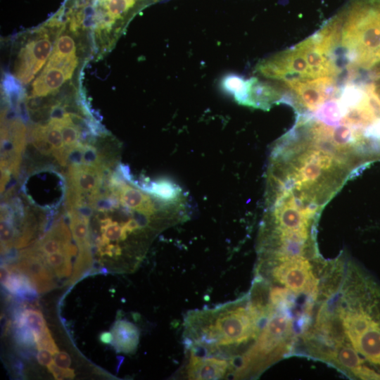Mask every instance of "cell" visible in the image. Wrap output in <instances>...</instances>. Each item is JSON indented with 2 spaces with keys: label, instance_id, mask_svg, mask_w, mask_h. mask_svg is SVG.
Masks as SVG:
<instances>
[{
  "label": "cell",
  "instance_id": "cell-1",
  "mask_svg": "<svg viewBox=\"0 0 380 380\" xmlns=\"http://www.w3.org/2000/svg\"><path fill=\"white\" fill-rule=\"evenodd\" d=\"M264 315V308L240 300L189 311L184 324L186 347L189 353L227 358L234 366V354L259 334Z\"/></svg>",
  "mask_w": 380,
  "mask_h": 380
},
{
  "label": "cell",
  "instance_id": "cell-2",
  "mask_svg": "<svg viewBox=\"0 0 380 380\" xmlns=\"http://www.w3.org/2000/svg\"><path fill=\"white\" fill-rule=\"evenodd\" d=\"M337 15L341 48L335 52L346 68L367 70L379 63L380 0H352Z\"/></svg>",
  "mask_w": 380,
  "mask_h": 380
},
{
  "label": "cell",
  "instance_id": "cell-3",
  "mask_svg": "<svg viewBox=\"0 0 380 380\" xmlns=\"http://www.w3.org/2000/svg\"><path fill=\"white\" fill-rule=\"evenodd\" d=\"M291 332V322L282 312L273 313L265 323L256 342L235 366L233 377H243L268 365L281 355Z\"/></svg>",
  "mask_w": 380,
  "mask_h": 380
},
{
  "label": "cell",
  "instance_id": "cell-4",
  "mask_svg": "<svg viewBox=\"0 0 380 380\" xmlns=\"http://www.w3.org/2000/svg\"><path fill=\"white\" fill-rule=\"evenodd\" d=\"M256 71L265 77L284 83L313 79L308 62L296 45L261 61Z\"/></svg>",
  "mask_w": 380,
  "mask_h": 380
},
{
  "label": "cell",
  "instance_id": "cell-5",
  "mask_svg": "<svg viewBox=\"0 0 380 380\" xmlns=\"http://www.w3.org/2000/svg\"><path fill=\"white\" fill-rule=\"evenodd\" d=\"M296 101L298 113L315 112L326 101L338 98L341 86L332 77H322L303 81L284 83Z\"/></svg>",
  "mask_w": 380,
  "mask_h": 380
},
{
  "label": "cell",
  "instance_id": "cell-6",
  "mask_svg": "<svg viewBox=\"0 0 380 380\" xmlns=\"http://www.w3.org/2000/svg\"><path fill=\"white\" fill-rule=\"evenodd\" d=\"M52 44L47 30L38 31L37 36L20 49L15 62L14 75L22 84L31 82L52 52Z\"/></svg>",
  "mask_w": 380,
  "mask_h": 380
},
{
  "label": "cell",
  "instance_id": "cell-7",
  "mask_svg": "<svg viewBox=\"0 0 380 380\" xmlns=\"http://www.w3.org/2000/svg\"><path fill=\"white\" fill-rule=\"evenodd\" d=\"M277 261L272 270L276 281L295 293L315 291V279L307 259L297 256Z\"/></svg>",
  "mask_w": 380,
  "mask_h": 380
},
{
  "label": "cell",
  "instance_id": "cell-8",
  "mask_svg": "<svg viewBox=\"0 0 380 380\" xmlns=\"http://www.w3.org/2000/svg\"><path fill=\"white\" fill-rule=\"evenodd\" d=\"M12 265L29 277L37 292L44 293L54 288L51 267L44 256L32 247L23 250L17 263Z\"/></svg>",
  "mask_w": 380,
  "mask_h": 380
},
{
  "label": "cell",
  "instance_id": "cell-9",
  "mask_svg": "<svg viewBox=\"0 0 380 380\" xmlns=\"http://www.w3.org/2000/svg\"><path fill=\"white\" fill-rule=\"evenodd\" d=\"M184 371L189 379H220L232 375L234 367L227 358L189 353Z\"/></svg>",
  "mask_w": 380,
  "mask_h": 380
},
{
  "label": "cell",
  "instance_id": "cell-10",
  "mask_svg": "<svg viewBox=\"0 0 380 380\" xmlns=\"http://www.w3.org/2000/svg\"><path fill=\"white\" fill-rule=\"evenodd\" d=\"M105 172V168L71 164L67 175L68 187L89 199L103 186Z\"/></svg>",
  "mask_w": 380,
  "mask_h": 380
},
{
  "label": "cell",
  "instance_id": "cell-11",
  "mask_svg": "<svg viewBox=\"0 0 380 380\" xmlns=\"http://www.w3.org/2000/svg\"><path fill=\"white\" fill-rule=\"evenodd\" d=\"M284 92L268 82L251 77L246 106L268 110L274 104L281 103Z\"/></svg>",
  "mask_w": 380,
  "mask_h": 380
},
{
  "label": "cell",
  "instance_id": "cell-12",
  "mask_svg": "<svg viewBox=\"0 0 380 380\" xmlns=\"http://www.w3.org/2000/svg\"><path fill=\"white\" fill-rule=\"evenodd\" d=\"M70 244L71 234L61 219L32 248L45 256L65 249Z\"/></svg>",
  "mask_w": 380,
  "mask_h": 380
},
{
  "label": "cell",
  "instance_id": "cell-13",
  "mask_svg": "<svg viewBox=\"0 0 380 380\" xmlns=\"http://www.w3.org/2000/svg\"><path fill=\"white\" fill-rule=\"evenodd\" d=\"M111 344L118 352L132 353L137 348L139 341L138 328L132 322L118 320L111 328Z\"/></svg>",
  "mask_w": 380,
  "mask_h": 380
},
{
  "label": "cell",
  "instance_id": "cell-14",
  "mask_svg": "<svg viewBox=\"0 0 380 380\" xmlns=\"http://www.w3.org/2000/svg\"><path fill=\"white\" fill-rule=\"evenodd\" d=\"M66 80L61 70L46 65L32 84V96H46L56 91Z\"/></svg>",
  "mask_w": 380,
  "mask_h": 380
},
{
  "label": "cell",
  "instance_id": "cell-15",
  "mask_svg": "<svg viewBox=\"0 0 380 380\" xmlns=\"http://www.w3.org/2000/svg\"><path fill=\"white\" fill-rule=\"evenodd\" d=\"M343 330L353 346L359 337L376 322L361 310H346L341 313Z\"/></svg>",
  "mask_w": 380,
  "mask_h": 380
},
{
  "label": "cell",
  "instance_id": "cell-16",
  "mask_svg": "<svg viewBox=\"0 0 380 380\" xmlns=\"http://www.w3.org/2000/svg\"><path fill=\"white\" fill-rule=\"evenodd\" d=\"M370 362L380 365V327L376 322L366 330L353 346Z\"/></svg>",
  "mask_w": 380,
  "mask_h": 380
},
{
  "label": "cell",
  "instance_id": "cell-17",
  "mask_svg": "<svg viewBox=\"0 0 380 380\" xmlns=\"http://www.w3.org/2000/svg\"><path fill=\"white\" fill-rule=\"evenodd\" d=\"M251 78L246 79L236 74H229L221 81L223 91L231 95L239 104L246 106Z\"/></svg>",
  "mask_w": 380,
  "mask_h": 380
},
{
  "label": "cell",
  "instance_id": "cell-18",
  "mask_svg": "<svg viewBox=\"0 0 380 380\" xmlns=\"http://www.w3.org/2000/svg\"><path fill=\"white\" fill-rule=\"evenodd\" d=\"M77 253V248L70 244L65 249L44 256L48 265L58 277H68L71 272V257Z\"/></svg>",
  "mask_w": 380,
  "mask_h": 380
},
{
  "label": "cell",
  "instance_id": "cell-19",
  "mask_svg": "<svg viewBox=\"0 0 380 380\" xmlns=\"http://www.w3.org/2000/svg\"><path fill=\"white\" fill-rule=\"evenodd\" d=\"M16 230L14 225V212L11 207L4 203L1 207V251L7 252L14 244Z\"/></svg>",
  "mask_w": 380,
  "mask_h": 380
},
{
  "label": "cell",
  "instance_id": "cell-20",
  "mask_svg": "<svg viewBox=\"0 0 380 380\" xmlns=\"http://www.w3.org/2000/svg\"><path fill=\"white\" fill-rule=\"evenodd\" d=\"M44 128L46 139L53 149V156L62 166H66L68 163V151L65 146L60 128L51 120L44 125Z\"/></svg>",
  "mask_w": 380,
  "mask_h": 380
},
{
  "label": "cell",
  "instance_id": "cell-21",
  "mask_svg": "<svg viewBox=\"0 0 380 380\" xmlns=\"http://www.w3.org/2000/svg\"><path fill=\"white\" fill-rule=\"evenodd\" d=\"M312 116L327 125L336 127L340 125L345 114L338 98L326 101L315 112Z\"/></svg>",
  "mask_w": 380,
  "mask_h": 380
},
{
  "label": "cell",
  "instance_id": "cell-22",
  "mask_svg": "<svg viewBox=\"0 0 380 380\" xmlns=\"http://www.w3.org/2000/svg\"><path fill=\"white\" fill-rule=\"evenodd\" d=\"M70 228L79 251L90 248L88 240L89 218L74 210H68Z\"/></svg>",
  "mask_w": 380,
  "mask_h": 380
},
{
  "label": "cell",
  "instance_id": "cell-23",
  "mask_svg": "<svg viewBox=\"0 0 380 380\" xmlns=\"http://www.w3.org/2000/svg\"><path fill=\"white\" fill-rule=\"evenodd\" d=\"M336 359L344 368L359 377L364 366L356 351L350 346H341L337 348Z\"/></svg>",
  "mask_w": 380,
  "mask_h": 380
},
{
  "label": "cell",
  "instance_id": "cell-24",
  "mask_svg": "<svg viewBox=\"0 0 380 380\" xmlns=\"http://www.w3.org/2000/svg\"><path fill=\"white\" fill-rule=\"evenodd\" d=\"M137 0H99L104 14L112 20L121 18L136 4Z\"/></svg>",
  "mask_w": 380,
  "mask_h": 380
},
{
  "label": "cell",
  "instance_id": "cell-25",
  "mask_svg": "<svg viewBox=\"0 0 380 380\" xmlns=\"http://www.w3.org/2000/svg\"><path fill=\"white\" fill-rule=\"evenodd\" d=\"M127 220L120 224L109 218L102 220L101 222L102 238L108 241H125L129 235L123 227V224Z\"/></svg>",
  "mask_w": 380,
  "mask_h": 380
},
{
  "label": "cell",
  "instance_id": "cell-26",
  "mask_svg": "<svg viewBox=\"0 0 380 380\" xmlns=\"http://www.w3.org/2000/svg\"><path fill=\"white\" fill-rule=\"evenodd\" d=\"M77 65V58L75 56H61L51 52L46 65L55 67L61 70L69 80Z\"/></svg>",
  "mask_w": 380,
  "mask_h": 380
},
{
  "label": "cell",
  "instance_id": "cell-27",
  "mask_svg": "<svg viewBox=\"0 0 380 380\" xmlns=\"http://www.w3.org/2000/svg\"><path fill=\"white\" fill-rule=\"evenodd\" d=\"M23 319L24 324L33 332L34 336L40 334L46 328L45 319L38 310H25L23 311Z\"/></svg>",
  "mask_w": 380,
  "mask_h": 380
},
{
  "label": "cell",
  "instance_id": "cell-28",
  "mask_svg": "<svg viewBox=\"0 0 380 380\" xmlns=\"http://www.w3.org/2000/svg\"><path fill=\"white\" fill-rule=\"evenodd\" d=\"M20 81L15 79L10 74H6L3 80L2 85L4 93L11 102L15 103L20 100L22 96V88Z\"/></svg>",
  "mask_w": 380,
  "mask_h": 380
},
{
  "label": "cell",
  "instance_id": "cell-29",
  "mask_svg": "<svg viewBox=\"0 0 380 380\" xmlns=\"http://www.w3.org/2000/svg\"><path fill=\"white\" fill-rule=\"evenodd\" d=\"M52 53L61 56H75L76 46L73 39L67 34L58 37L54 42Z\"/></svg>",
  "mask_w": 380,
  "mask_h": 380
},
{
  "label": "cell",
  "instance_id": "cell-30",
  "mask_svg": "<svg viewBox=\"0 0 380 380\" xmlns=\"http://www.w3.org/2000/svg\"><path fill=\"white\" fill-rule=\"evenodd\" d=\"M82 164L92 167L105 168L98 151L90 144H82Z\"/></svg>",
  "mask_w": 380,
  "mask_h": 380
},
{
  "label": "cell",
  "instance_id": "cell-31",
  "mask_svg": "<svg viewBox=\"0 0 380 380\" xmlns=\"http://www.w3.org/2000/svg\"><path fill=\"white\" fill-rule=\"evenodd\" d=\"M34 339L38 350L41 349H46L49 350L53 355H55L57 352H58V349L47 327L40 334L34 336Z\"/></svg>",
  "mask_w": 380,
  "mask_h": 380
},
{
  "label": "cell",
  "instance_id": "cell-32",
  "mask_svg": "<svg viewBox=\"0 0 380 380\" xmlns=\"http://www.w3.org/2000/svg\"><path fill=\"white\" fill-rule=\"evenodd\" d=\"M15 327L16 342L24 346H32L35 342L33 332L25 324Z\"/></svg>",
  "mask_w": 380,
  "mask_h": 380
},
{
  "label": "cell",
  "instance_id": "cell-33",
  "mask_svg": "<svg viewBox=\"0 0 380 380\" xmlns=\"http://www.w3.org/2000/svg\"><path fill=\"white\" fill-rule=\"evenodd\" d=\"M56 379H72L75 376L73 369L58 367L53 362L47 366Z\"/></svg>",
  "mask_w": 380,
  "mask_h": 380
},
{
  "label": "cell",
  "instance_id": "cell-34",
  "mask_svg": "<svg viewBox=\"0 0 380 380\" xmlns=\"http://www.w3.org/2000/svg\"><path fill=\"white\" fill-rule=\"evenodd\" d=\"M53 361L56 365L63 368H68L71 363L70 357L65 352H57L54 355Z\"/></svg>",
  "mask_w": 380,
  "mask_h": 380
},
{
  "label": "cell",
  "instance_id": "cell-35",
  "mask_svg": "<svg viewBox=\"0 0 380 380\" xmlns=\"http://www.w3.org/2000/svg\"><path fill=\"white\" fill-rule=\"evenodd\" d=\"M52 353L46 349L39 350L37 358L39 364L44 366H48L52 362Z\"/></svg>",
  "mask_w": 380,
  "mask_h": 380
},
{
  "label": "cell",
  "instance_id": "cell-36",
  "mask_svg": "<svg viewBox=\"0 0 380 380\" xmlns=\"http://www.w3.org/2000/svg\"><path fill=\"white\" fill-rule=\"evenodd\" d=\"M100 341L103 343H111L112 334L111 332L105 331L100 334Z\"/></svg>",
  "mask_w": 380,
  "mask_h": 380
}]
</instances>
